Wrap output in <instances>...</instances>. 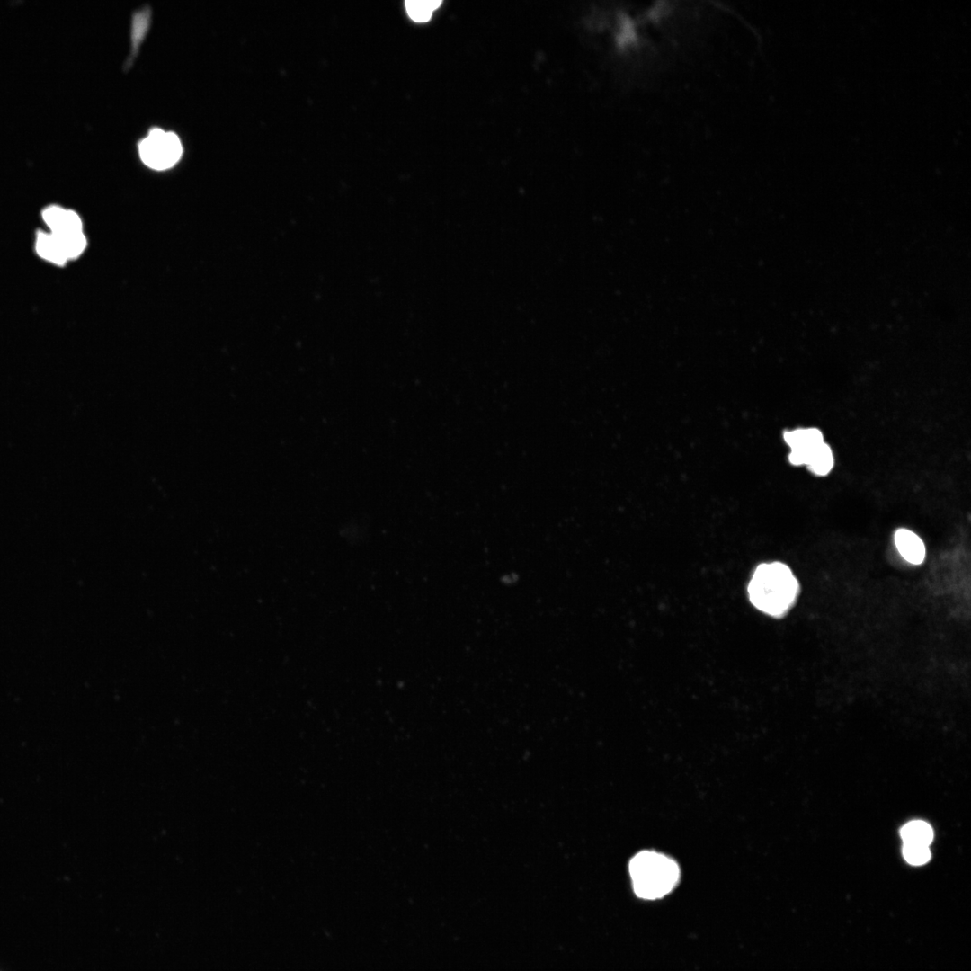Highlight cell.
I'll list each match as a JSON object with an SVG mask.
<instances>
[{
	"label": "cell",
	"mask_w": 971,
	"mask_h": 971,
	"mask_svg": "<svg viewBox=\"0 0 971 971\" xmlns=\"http://www.w3.org/2000/svg\"><path fill=\"white\" fill-rule=\"evenodd\" d=\"M799 583L790 568L780 562L758 566L748 584L750 601L759 610L781 617L796 602Z\"/></svg>",
	"instance_id": "cell-1"
},
{
	"label": "cell",
	"mask_w": 971,
	"mask_h": 971,
	"mask_svg": "<svg viewBox=\"0 0 971 971\" xmlns=\"http://www.w3.org/2000/svg\"><path fill=\"white\" fill-rule=\"evenodd\" d=\"M629 875L635 894L655 900L669 894L677 885L680 869L671 858L652 851L636 854L629 862Z\"/></svg>",
	"instance_id": "cell-2"
},
{
	"label": "cell",
	"mask_w": 971,
	"mask_h": 971,
	"mask_svg": "<svg viewBox=\"0 0 971 971\" xmlns=\"http://www.w3.org/2000/svg\"><path fill=\"white\" fill-rule=\"evenodd\" d=\"M138 153L147 166L162 171L173 167L180 160L183 146L175 133L155 128L139 142Z\"/></svg>",
	"instance_id": "cell-3"
},
{
	"label": "cell",
	"mask_w": 971,
	"mask_h": 971,
	"mask_svg": "<svg viewBox=\"0 0 971 971\" xmlns=\"http://www.w3.org/2000/svg\"><path fill=\"white\" fill-rule=\"evenodd\" d=\"M41 218L49 232L68 235L84 232V225L77 212L58 205H49L41 211Z\"/></svg>",
	"instance_id": "cell-4"
},
{
	"label": "cell",
	"mask_w": 971,
	"mask_h": 971,
	"mask_svg": "<svg viewBox=\"0 0 971 971\" xmlns=\"http://www.w3.org/2000/svg\"><path fill=\"white\" fill-rule=\"evenodd\" d=\"M34 248L37 255L50 264L63 267L68 263L58 237L48 230L37 232Z\"/></svg>",
	"instance_id": "cell-5"
},
{
	"label": "cell",
	"mask_w": 971,
	"mask_h": 971,
	"mask_svg": "<svg viewBox=\"0 0 971 971\" xmlns=\"http://www.w3.org/2000/svg\"><path fill=\"white\" fill-rule=\"evenodd\" d=\"M895 543L897 550L907 562L920 565L925 558V546L922 539L913 531L907 529H899L895 533Z\"/></svg>",
	"instance_id": "cell-6"
},
{
	"label": "cell",
	"mask_w": 971,
	"mask_h": 971,
	"mask_svg": "<svg viewBox=\"0 0 971 971\" xmlns=\"http://www.w3.org/2000/svg\"><path fill=\"white\" fill-rule=\"evenodd\" d=\"M783 437L791 450H812L824 442L823 433L816 428L788 431Z\"/></svg>",
	"instance_id": "cell-7"
},
{
	"label": "cell",
	"mask_w": 971,
	"mask_h": 971,
	"mask_svg": "<svg viewBox=\"0 0 971 971\" xmlns=\"http://www.w3.org/2000/svg\"><path fill=\"white\" fill-rule=\"evenodd\" d=\"M900 835L904 843L929 846L933 839V831L928 823L914 820L901 828Z\"/></svg>",
	"instance_id": "cell-8"
},
{
	"label": "cell",
	"mask_w": 971,
	"mask_h": 971,
	"mask_svg": "<svg viewBox=\"0 0 971 971\" xmlns=\"http://www.w3.org/2000/svg\"><path fill=\"white\" fill-rule=\"evenodd\" d=\"M833 463L832 449L824 441L814 450L807 468L816 476H825L833 468Z\"/></svg>",
	"instance_id": "cell-9"
},
{
	"label": "cell",
	"mask_w": 971,
	"mask_h": 971,
	"mask_svg": "<svg viewBox=\"0 0 971 971\" xmlns=\"http://www.w3.org/2000/svg\"><path fill=\"white\" fill-rule=\"evenodd\" d=\"M441 0H407L405 9L409 17L416 22H428L434 10L441 4Z\"/></svg>",
	"instance_id": "cell-10"
},
{
	"label": "cell",
	"mask_w": 971,
	"mask_h": 971,
	"mask_svg": "<svg viewBox=\"0 0 971 971\" xmlns=\"http://www.w3.org/2000/svg\"><path fill=\"white\" fill-rule=\"evenodd\" d=\"M903 855L904 860L913 866L923 865L931 859L929 846L918 844L904 843Z\"/></svg>",
	"instance_id": "cell-11"
}]
</instances>
